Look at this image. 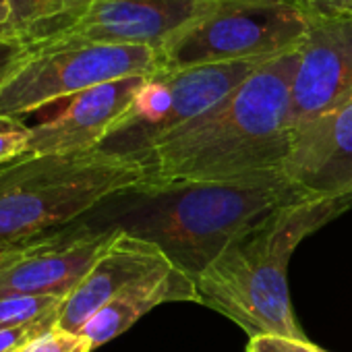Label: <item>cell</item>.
<instances>
[{"label":"cell","instance_id":"obj_17","mask_svg":"<svg viewBox=\"0 0 352 352\" xmlns=\"http://www.w3.org/2000/svg\"><path fill=\"white\" fill-rule=\"evenodd\" d=\"M21 352H91V346L81 333L52 325L48 331L32 340Z\"/></svg>","mask_w":352,"mask_h":352},{"label":"cell","instance_id":"obj_3","mask_svg":"<svg viewBox=\"0 0 352 352\" xmlns=\"http://www.w3.org/2000/svg\"><path fill=\"white\" fill-rule=\"evenodd\" d=\"M131 222L120 230L153 243L164 257L193 282L236 239L278 208L302 201L307 191L282 170L247 179L195 185H166L129 193Z\"/></svg>","mask_w":352,"mask_h":352},{"label":"cell","instance_id":"obj_13","mask_svg":"<svg viewBox=\"0 0 352 352\" xmlns=\"http://www.w3.org/2000/svg\"><path fill=\"white\" fill-rule=\"evenodd\" d=\"M170 263L149 241L118 228L116 236L96 259L85 278L65 298L56 325L79 333L83 325L120 290Z\"/></svg>","mask_w":352,"mask_h":352},{"label":"cell","instance_id":"obj_24","mask_svg":"<svg viewBox=\"0 0 352 352\" xmlns=\"http://www.w3.org/2000/svg\"><path fill=\"white\" fill-rule=\"evenodd\" d=\"M23 245V243H21ZM21 245H9V247H0V267H3L17 251H19V247Z\"/></svg>","mask_w":352,"mask_h":352},{"label":"cell","instance_id":"obj_9","mask_svg":"<svg viewBox=\"0 0 352 352\" xmlns=\"http://www.w3.org/2000/svg\"><path fill=\"white\" fill-rule=\"evenodd\" d=\"M116 232V226H77L23 243L0 267V296L46 294L67 298Z\"/></svg>","mask_w":352,"mask_h":352},{"label":"cell","instance_id":"obj_8","mask_svg":"<svg viewBox=\"0 0 352 352\" xmlns=\"http://www.w3.org/2000/svg\"><path fill=\"white\" fill-rule=\"evenodd\" d=\"M220 0H89L63 28L30 44L32 48L60 46H147L160 48L187 23Z\"/></svg>","mask_w":352,"mask_h":352},{"label":"cell","instance_id":"obj_22","mask_svg":"<svg viewBox=\"0 0 352 352\" xmlns=\"http://www.w3.org/2000/svg\"><path fill=\"white\" fill-rule=\"evenodd\" d=\"M292 3L307 15H352V0H292Z\"/></svg>","mask_w":352,"mask_h":352},{"label":"cell","instance_id":"obj_18","mask_svg":"<svg viewBox=\"0 0 352 352\" xmlns=\"http://www.w3.org/2000/svg\"><path fill=\"white\" fill-rule=\"evenodd\" d=\"M32 126L17 118H0V166L28 155Z\"/></svg>","mask_w":352,"mask_h":352},{"label":"cell","instance_id":"obj_23","mask_svg":"<svg viewBox=\"0 0 352 352\" xmlns=\"http://www.w3.org/2000/svg\"><path fill=\"white\" fill-rule=\"evenodd\" d=\"M9 28H11V13L5 0H0V30H9Z\"/></svg>","mask_w":352,"mask_h":352},{"label":"cell","instance_id":"obj_2","mask_svg":"<svg viewBox=\"0 0 352 352\" xmlns=\"http://www.w3.org/2000/svg\"><path fill=\"white\" fill-rule=\"evenodd\" d=\"M350 208L352 197H307L278 208L195 278L197 305L222 313L249 338L309 340L292 311L288 263L307 236Z\"/></svg>","mask_w":352,"mask_h":352},{"label":"cell","instance_id":"obj_11","mask_svg":"<svg viewBox=\"0 0 352 352\" xmlns=\"http://www.w3.org/2000/svg\"><path fill=\"white\" fill-rule=\"evenodd\" d=\"M282 174L313 197H352V96L292 129Z\"/></svg>","mask_w":352,"mask_h":352},{"label":"cell","instance_id":"obj_4","mask_svg":"<svg viewBox=\"0 0 352 352\" xmlns=\"http://www.w3.org/2000/svg\"><path fill=\"white\" fill-rule=\"evenodd\" d=\"M143 179L139 157L102 147L23 155L0 166V247L63 228L108 199L137 191Z\"/></svg>","mask_w":352,"mask_h":352},{"label":"cell","instance_id":"obj_1","mask_svg":"<svg viewBox=\"0 0 352 352\" xmlns=\"http://www.w3.org/2000/svg\"><path fill=\"white\" fill-rule=\"evenodd\" d=\"M298 48L263 63L216 106L139 155L141 189L247 179L282 168L292 143Z\"/></svg>","mask_w":352,"mask_h":352},{"label":"cell","instance_id":"obj_12","mask_svg":"<svg viewBox=\"0 0 352 352\" xmlns=\"http://www.w3.org/2000/svg\"><path fill=\"white\" fill-rule=\"evenodd\" d=\"M143 79L110 81L73 96L63 112L32 126L28 155L81 153L102 147L131 108Z\"/></svg>","mask_w":352,"mask_h":352},{"label":"cell","instance_id":"obj_7","mask_svg":"<svg viewBox=\"0 0 352 352\" xmlns=\"http://www.w3.org/2000/svg\"><path fill=\"white\" fill-rule=\"evenodd\" d=\"M263 63L267 60L206 65L147 75L131 108L102 149L139 157L149 147L216 106Z\"/></svg>","mask_w":352,"mask_h":352},{"label":"cell","instance_id":"obj_19","mask_svg":"<svg viewBox=\"0 0 352 352\" xmlns=\"http://www.w3.org/2000/svg\"><path fill=\"white\" fill-rule=\"evenodd\" d=\"M58 317H44L32 323L21 325H5L0 327V352H21L32 340H36L40 333L48 331L52 325H56Z\"/></svg>","mask_w":352,"mask_h":352},{"label":"cell","instance_id":"obj_20","mask_svg":"<svg viewBox=\"0 0 352 352\" xmlns=\"http://www.w3.org/2000/svg\"><path fill=\"white\" fill-rule=\"evenodd\" d=\"M32 46L15 30H0V85L30 56Z\"/></svg>","mask_w":352,"mask_h":352},{"label":"cell","instance_id":"obj_5","mask_svg":"<svg viewBox=\"0 0 352 352\" xmlns=\"http://www.w3.org/2000/svg\"><path fill=\"white\" fill-rule=\"evenodd\" d=\"M309 17L292 0H220L164 42L162 71L270 60L300 48Z\"/></svg>","mask_w":352,"mask_h":352},{"label":"cell","instance_id":"obj_6","mask_svg":"<svg viewBox=\"0 0 352 352\" xmlns=\"http://www.w3.org/2000/svg\"><path fill=\"white\" fill-rule=\"evenodd\" d=\"M162 71L160 52L147 46L32 48L30 56L0 85V118H21L91 87Z\"/></svg>","mask_w":352,"mask_h":352},{"label":"cell","instance_id":"obj_25","mask_svg":"<svg viewBox=\"0 0 352 352\" xmlns=\"http://www.w3.org/2000/svg\"><path fill=\"white\" fill-rule=\"evenodd\" d=\"M87 3H89V0H75V11H73V15H71V17H69V19H67L65 23H69V21H71V19H73V17H75L77 13H81V11L85 9V5H87ZM65 23H60L58 28H63ZM58 28H54V30H58ZM54 30H52V32H54ZM48 34H50V32H48ZM44 36H46V34H44ZM44 36H42V38H44ZM38 40H40V38H38ZM32 44H34V42H32Z\"/></svg>","mask_w":352,"mask_h":352},{"label":"cell","instance_id":"obj_14","mask_svg":"<svg viewBox=\"0 0 352 352\" xmlns=\"http://www.w3.org/2000/svg\"><path fill=\"white\" fill-rule=\"evenodd\" d=\"M164 302H197L195 282L187 274L172 267V263L153 270L120 290L83 325L79 333L89 342L91 350H96L124 333L145 313Z\"/></svg>","mask_w":352,"mask_h":352},{"label":"cell","instance_id":"obj_21","mask_svg":"<svg viewBox=\"0 0 352 352\" xmlns=\"http://www.w3.org/2000/svg\"><path fill=\"white\" fill-rule=\"evenodd\" d=\"M245 352H327L309 340H292L280 336H255L249 338Z\"/></svg>","mask_w":352,"mask_h":352},{"label":"cell","instance_id":"obj_15","mask_svg":"<svg viewBox=\"0 0 352 352\" xmlns=\"http://www.w3.org/2000/svg\"><path fill=\"white\" fill-rule=\"evenodd\" d=\"M11 13V28L30 44L65 23L75 0H5Z\"/></svg>","mask_w":352,"mask_h":352},{"label":"cell","instance_id":"obj_10","mask_svg":"<svg viewBox=\"0 0 352 352\" xmlns=\"http://www.w3.org/2000/svg\"><path fill=\"white\" fill-rule=\"evenodd\" d=\"M352 96V15H313L290 87V129Z\"/></svg>","mask_w":352,"mask_h":352},{"label":"cell","instance_id":"obj_16","mask_svg":"<svg viewBox=\"0 0 352 352\" xmlns=\"http://www.w3.org/2000/svg\"><path fill=\"white\" fill-rule=\"evenodd\" d=\"M63 302H65L63 296H46V294L0 296V327L32 323L54 315L58 317Z\"/></svg>","mask_w":352,"mask_h":352}]
</instances>
